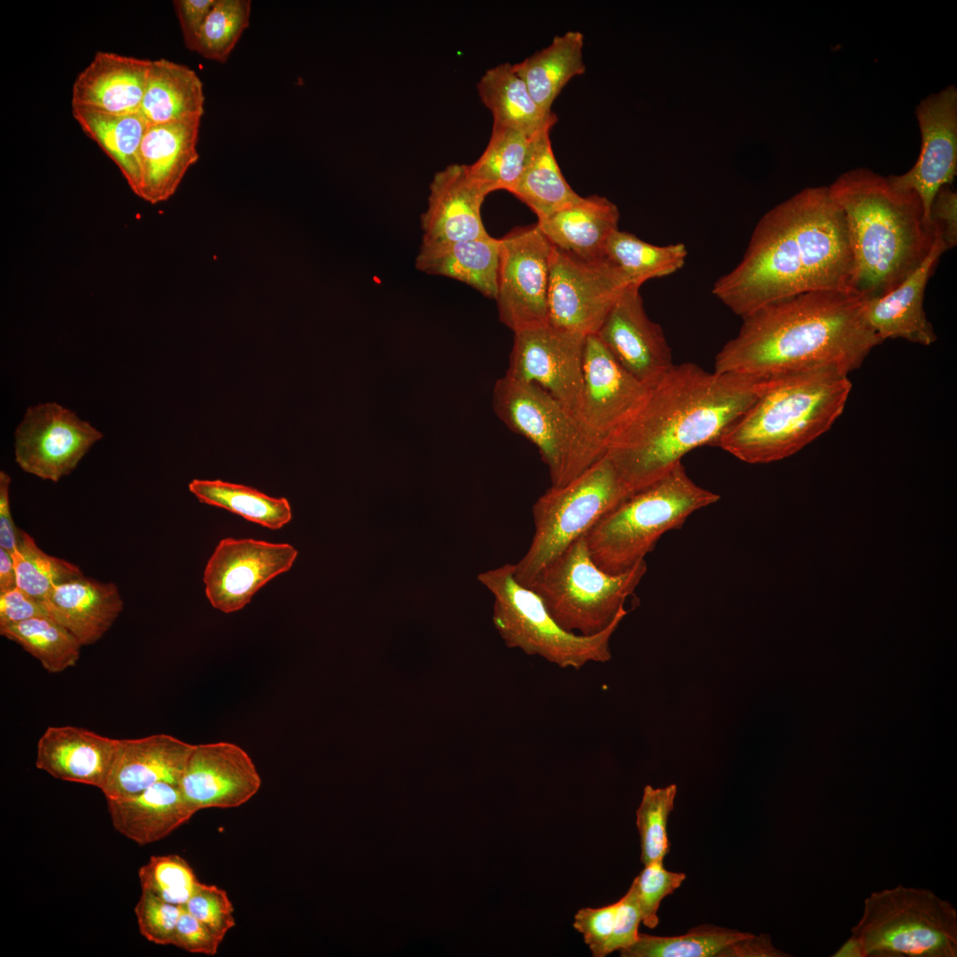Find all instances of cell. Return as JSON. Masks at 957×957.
<instances>
[{
	"label": "cell",
	"mask_w": 957,
	"mask_h": 957,
	"mask_svg": "<svg viewBox=\"0 0 957 957\" xmlns=\"http://www.w3.org/2000/svg\"><path fill=\"white\" fill-rule=\"evenodd\" d=\"M852 279L843 212L829 187H810L761 217L741 261L715 282L712 293L743 318L801 293L854 292Z\"/></svg>",
	"instance_id": "1"
},
{
	"label": "cell",
	"mask_w": 957,
	"mask_h": 957,
	"mask_svg": "<svg viewBox=\"0 0 957 957\" xmlns=\"http://www.w3.org/2000/svg\"><path fill=\"white\" fill-rule=\"evenodd\" d=\"M766 380L709 372L692 362L673 364L606 440L605 455L634 494L665 476L691 450L715 446Z\"/></svg>",
	"instance_id": "2"
},
{
	"label": "cell",
	"mask_w": 957,
	"mask_h": 957,
	"mask_svg": "<svg viewBox=\"0 0 957 957\" xmlns=\"http://www.w3.org/2000/svg\"><path fill=\"white\" fill-rule=\"evenodd\" d=\"M866 301L855 292L819 291L767 304L743 317L714 371L761 379L826 368L849 374L882 343L867 321Z\"/></svg>",
	"instance_id": "3"
},
{
	"label": "cell",
	"mask_w": 957,
	"mask_h": 957,
	"mask_svg": "<svg viewBox=\"0 0 957 957\" xmlns=\"http://www.w3.org/2000/svg\"><path fill=\"white\" fill-rule=\"evenodd\" d=\"M829 189L848 230L852 291L867 299L887 293L921 265L935 239L919 196L866 167L840 175Z\"/></svg>",
	"instance_id": "4"
},
{
	"label": "cell",
	"mask_w": 957,
	"mask_h": 957,
	"mask_svg": "<svg viewBox=\"0 0 957 957\" xmlns=\"http://www.w3.org/2000/svg\"><path fill=\"white\" fill-rule=\"evenodd\" d=\"M851 390L848 374L832 368L767 379L757 400L715 446L752 464L789 457L831 428Z\"/></svg>",
	"instance_id": "5"
},
{
	"label": "cell",
	"mask_w": 957,
	"mask_h": 957,
	"mask_svg": "<svg viewBox=\"0 0 957 957\" xmlns=\"http://www.w3.org/2000/svg\"><path fill=\"white\" fill-rule=\"evenodd\" d=\"M720 498L696 484L680 462L594 525L585 534L591 558L607 573L626 572L645 560L664 533Z\"/></svg>",
	"instance_id": "6"
},
{
	"label": "cell",
	"mask_w": 957,
	"mask_h": 957,
	"mask_svg": "<svg viewBox=\"0 0 957 957\" xmlns=\"http://www.w3.org/2000/svg\"><path fill=\"white\" fill-rule=\"evenodd\" d=\"M478 580L494 595L493 622L509 648L560 668L578 670L591 662L611 660L610 640L626 615V609L603 631L583 635L564 629L541 597L516 580L514 564L482 572Z\"/></svg>",
	"instance_id": "7"
},
{
	"label": "cell",
	"mask_w": 957,
	"mask_h": 957,
	"mask_svg": "<svg viewBox=\"0 0 957 957\" xmlns=\"http://www.w3.org/2000/svg\"><path fill=\"white\" fill-rule=\"evenodd\" d=\"M851 935L864 957H956L957 912L929 889L898 884L865 899Z\"/></svg>",
	"instance_id": "8"
},
{
	"label": "cell",
	"mask_w": 957,
	"mask_h": 957,
	"mask_svg": "<svg viewBox=\"0 0 957 957\" xmlns=\"http://www.w3.org/2000/svg\"><path fill=\"white\" fill-rule=\"evenodd\" d=\"M646 572L645 560L622 573L603 572L592 560L584 534L541 568L528 587L564 629L591 635L625 609Z\"/></svg>",
	"instance_id": "9"
},
{
	"label": "cell",
	"mask_w": 957,
	"mask_h": 957,
	"mask_svg": "<svg viewBox=\"0 0 957 957\" xmlns=\"http://www.w3.org/2000/svg\"><path fill=\"white\" fill-rule=\"evenodd\" d=\"M493 407L509 429L538 448L552 486L567 484L605 455L602 440L534 384L505 374L495 382Z\"/></svg>",
	"instance_id": "10"
},
{
	"label": "cell",
	"mask_w": 957,
	"mask_h": 957,
	"mask_svg": "<svg viewBox=\"0 0 957 957\" xmlns=\"http://www.w3.org/2000/svg\"><path fill=\"white\" fill-rule=\"evenodd\" d=\"M631 494L606 455L567 484L551 486L533 506L534 533L514 564L516 580L528 587L541 568Z\"/></svg>",
	"instance_id": "11"
},
{
	"label": "cell",
	"mask_w": 957,
	"mask_h": 957,
	"mask_svg": "<svg viewBox=\"0 0 957 957\" xmlns=\"http://www.w3.org/2000/svg\"><path fill=\"white\" fill-rule=\"evenodd\" d=\"M499 240L495 300L501 322L514 333L548 324L552 244L537 223Z\"/></svg>",
	"instance_id": "12"
},
{
	"label": "cell",
	"mask_w": 957,
	"mask_h": 957,
	"mask_svg": "<svg viewBox=\"0 0 957 957\" xmlns=\"http://www.w3.org/2000/svg\"><path fill=\"white\" fill-rule=\"evenodd\" d=\"M629 286L604 258L586 261L553 246L548 292V324L584 336L596 334Z\"/></svg>",
	"instance_id": "13"
},
{
	"label": "cell",
	"mask_w": 957,
	"mask_h": 957,
	"mask_svg": "<svg viewBox=\"0 0 957 957\" xmlns=\"http://www.w3.org/2000/svg\"><path fill=\"white\" fill-rule=\"evenodd\" d=\"M103 433L56 402L26 411L15 432V460L26 472L58 482L73 471Z\"/></svg>",
	"instance_id": "14"
},
{
	"label": "cell",
	"mask_w": 957,
	"mask_h": 957,
	"mask_svg": "<svg viewBox=\"0 0 957 957\" xmlns=\"http://www.w3.org/2000/svg\"><path fill=\"white\" fill-rule=\"evenodd\" d=\"M514 334L506 375L540 386L581 420L587 336L549 324Z\"/></svg>",
	"instance_id": "15"
},
{
	"label": "cell",
	"mask_w": 957,
	"mask_h": 957,
	"mask_svg": "<svg viewBox=\"0 0 957 957\" xmlns=\"http://www.w3.org/2000/svg\"><path fill=\"white\" fill-rule=\"evenodd\" d=\"M297 556L288 543L222 539L204 570L206 596L222 612L240 611L265 584L289 571Z\"/></svg>",
	"instance_id": "16"
},
{
	"label": "cell",
	"mask_w": 957,
	"mask_h": 957,
	"mask_svg": "<svg viewBox=\"0 0 957 957\" xmlns=\"http://www.w3.org/2000/svg\"><path fill=\"white\" fill-rule=\"evenodd\" d=\"M922 146L915 164L906 173L888 175L896 188L914 191L927 222L938 191L951 185L957 174V89L947 86L923 98L916 107ZM931 225V224H930Z\"/></svg>",
	"instance_id": "17"
},
{
	"label": "cell",
	"mask_w": 957,
	"mask_h": 957,
	"mask_svg": "<svg viewBox=\"0 0 957 957\" xmlns=\"http://www.w3.org/2000/svg\"><path fill=\"white\" fill-rule=\"evenodd\" d=\"M596 335L619 364L649 388L673 366L664 331L648 316L639 287L626 288Z\"/></svg>",
	"instance_id": "18"
},
{
	"label": "cell",
	"mask_w": 957,
	"mask_h": 957,
	"mask_svg": "<svg viewBox=\"0 0 957 957\" xmlns=\"http://www.w3.org/2000/svg\"><path fill=\"white\" fill-rule=\"evenodd\" d=\"M178 786L198 812L242 805L259 791L261 778L244 749L217 742L194 745Z\"/></svg>",
	"instance_id": "19"
},
{
	"label": "cell",
	"mask_w": 957,
	"mask_h": 957,
	"mask_svg": "<svg viewBox=\"0 0 957 957\" xmlns=\"http://www.w3.org/2000/svg\"><path fill=\"white\" fill-rule=\"evenodd\" d=\"M649 391L596 334L586 337L580 418L603 444L640 408Z\"/></svg>",
	"instance_id": "20"
},
{
	"label": "cell",
	"mask_w": 957,
	"mask_h": 957,
	"mask_svg": "<svg viewBox=\"0 0 957 957\" xmlns=\"http://www.w3.org/2000/svg\"><path fill=\"white\" fill-rule=\"evenodd\" d=\"M487 193L468 174L467 165L452 164L430 184L428 206L421 215L423 242H455L490 237L481 219Z\"/></svg>",
	"instance_id": "21"
},
{
	"label": "cell",
	"mask_w": 957,
	"mask_h": 957,
	"mask_svg": "<svg viewBox=\"0 0 957 957\" xmlns=\"http://www.w3.org/2000/svg\"><path fill=\"white\" fill-rule=\"evenodd\" d=\"M194 745L167 734L119 739L101 791L105 798H126L155 783L178 784Z\"/></svg>",
	"instance_id": "22"
},
{
	"label": "cell",
	"mask_w": 957,
	"mask_h": 957,
	"mask_svg": "<svg viewBox=\"0 0 957 957\" xmlns=\"http://www.w3.org/2000/svg\"><path fill=\"white\" fill-rule=\"evenodd\" d=\"M945 251L947 247L936 230L931 249L921 265L891 291L867 299V321L882 342L902 338L930 346L937 340L923 308V299L928 280Z\"/></svg>",
	"instance_id": "23"
},
{
	"label": "cell",
	"mask_w": 957,
	"mask_h": 957,
	"mask_svg": "<svg viewBox=\"0 0 957 957\" xmlns=\"http://www.w3.org/2000/svg\"><path fill=\"white\" fill-rule=\"evenodd\" d=\"M200 119L148 125L140 146L139 198L152 205L169 199L198 160Z\"/></svg>",
	"instance_id": "24"
},
{
	"label": "cell",
	"mask_w": 957,
	"mask_h": 957,
	"mask_svg": "<svg viewBox=\"0 0 957 957\" xmlns=\"http://www.w3.org/2000/svg\"><path fill=\"white\" fill-rule=\"evenodd\" d=\"M118 740L74 727H49L37 743L35 766L67 782L104 787Z\"/></svg>",
	"instance_id": "25"
},
{
	"label": "cell",
	"mask_w": 957,
	"mask_h": 957,
	"mask_svg": "<svg viewBox=\"0 0 957 957\" xmlns=\"http://www.w3.org/2000/svg\"><path fill=\"white\" fill-rule=\"evenodd\" d=\"M151 61L96 52L74 82L72 106L113 114L139 113Z\"/></svg>",
	"instance_id": "26"
},
{
	"label": "cell",
	"mask_w": 957,
	"mask_h": 957,
	"mask_svg": "<svg viewBox=\"0 0 957 957\" xmlns=\"http://www.w3.org/2000/svg\"><path fill=\"white\" fill-rule=\"evenodd\" d=\"M48 615L82 644L97 642L123 610L117 585L85 575L55 587L42 603Z\"/></svg>",
	"instance_id": "27"
},
{
	"label": "cell",
	"mask_w": 957,
	"mask_h": 957,
	"mask_svg": "<svg viewBox=\"0 0 957 957\" xmlns=\"http://www.w3.org/2000/svg\"><path fill=\"white\" fill-rule=\"evenodd\" d=\"M106 801L113 828L140 845L167 837L197 813L178 784L165 782L135 795Z\"/></svg>",
	"instance_id": "28"
},
{
	"label": "cell",
	"mask_w": 957,
	"mask_h": 957,
	"mask_svg": "<svg viewBox=\"0 0 957 957\" xmlns=\"http://www.w3.org/2000/svg\"><path fill=\"white\" fill-rule=\"evenodd\" d=\"M619 220L615 204L592 195L538 220L537 224L556 248L586 261H598L603 259L609 238L619 230Z\"/></svg>",
	"instance_id": "29"
},
{
	"label": "cell",
	"mask_w": 957,
	"mask_h": 957,
	"mask_svg": "<svg viewBox=\"0 0 957 957\" xmlns=\"http://www.w3.org/2000/svg\"><path fill=\"white\" fill-rule=\"evenodd\" d=\"M500 240L423 242L416 258L421 272L463 282L484 296L495 300L499 268Z\"/></svg>",
	"instance_id": "30"
},
{
	"label": "cell",
	"mask_w": 957,
	"mask_h": 957,
	"mask_svg": "<svg viewBox=\"0 0 957 957\" xmlns=\"http://www.w3.org/2000/svg\"><path fill=\"white\" fill-rule=\"evenodd\" d=\"M203 83L187 66L165 58L152 60L139 113L148 125L200 119Z\"/></svg>",
	"instance_id": "31"
},
{
	"label": "cell",
	"mask_w": 957,
	"mask_h": 957,
	"mask_svg": "<svg viewBox=\"0 0 957 957\" xmlns=\"http://www.w3.org/2000/svg\"><path fill=\"white\" fill-rule=\"evenodd\" d=\"M482 103L493 115V126L518 129L534 136L550 130L557 118L541 109L513 66L503 63L486 71L477 84Z\"/></svg>",
	"instance_id": "32"
},
{
	"label": "cell",
	"mask_w": 957,
	"mask_h": 957,
	"mask_svg": "<svg viewBox=\"0 0 957 957\" xmlns=\"http://www.w3.org/2000/svg\"><path fill=\"white\" fill-rule=\"evenodd\" d=\"M584 35L568 31L556 35L550 44L522 61L513 64L539 106L552 113V105L563 88L576 75L585 73Z\"/></svg>",
	"instance_id": "33"
},
{
	"label": "cell",
	"mask_w": 957,
	"mask_h": 957,
	"mask_svg": "<svg viewBox=\"0 0 957 957\" xmlns=\"http://www.w3.org/2000/svg\"><path fill=\"white\" fill-rule=\"evenodd\" d=\"M72 113L83 132L113 160L131 191L139 197V152L148 127L142 114H113L78 106H72Z\"/></svg>",
	"instance_id": "34"
},
{
	"label": "cell",
	"mask_w": 957,
	"mask_h": 957,
	"mask_svg": "<svg viewBox=\"0 0 957 957\" xmlns=\"http://www.w3.org/2000/svg\"><path fill=\"white\" fill-rule=\"evenodd\" d=\"M549 131H541L533 138L522 174L510 191L535 213L538 220L581 198L569 185L560 170L552 150Z\"/></svg>",
	"instance_id": "35"
},
{
	"label": "cell",
	"mask_w": 957,
	"mask_h": 957,
	"mask_svg": "<svg viewBox=\"0 0 957 957\" xmlns=\"http://www.w3.org/2000/svg\"><path fill=\"white\" fill-rule=\"evenodd\" d=\"M687 255L682 243L656 245L618 230L609 238L603 258L619 270L629 286L640 288L650 279L681 269Z\"/></svg>",
	"instance_id": "36"
},
{
	"label": "cell",
	"mask_w": 957,
	"mask_h": 957,
	"mask_svg": "<svg viewBox=\"0 0 957 957\" xmlns=\"http://www.w3.org/2000/svg\"><path fill=\"white\" fill-rule=\"evenodd\" d=\"M188 486L200 502L224 509L270 530L283 528L292 517L286 498L271 497L251 486L198 478L192 479Z\"/></svg>",
	"instance_id": "37"
},
{
	"label": "cell",
	"mask_w": 957,
	"mask_h": 957,
	"mask_svg": "<svg viewBox=\"0 0 957 957\" xmlns=\"http://www.w3.org/2000/svg\"><path fill=\"white\" fill-rule=\"evenodd\" d=\"M534 136L516 128L493 126L485 151L473 164L467 165L469 175L487 194L497 190L510 192L522 174Z\"/></svg>",
	"instance_id": "38"
},
{
	"label": "cell",
	"mask_w": 957,
	"mask_h": 957,
	"mask_svg": "<svg viewBox=\"0 0 957 957\" xmlns=\"http://www.w3.org/2000/svg\"><path fill=\"white\" fill-rule=\"evenodd\" d=\"M0 634L21 646L50 673L75 665L82 647L66 627L47 615L0 626Z\"/></svg>",
	"instance_id": "39"
},
{
	"label": "cell",
	"mask_w": 957,
	"mask_h": 957,
	"mask_svg": "<svg viewBox=\"0 0 957 957\" xmlns=\"http://www.w3.org/2000/svg\"><path fill=\"white\" fill-rule=\"evenodd\" d=\"M751 934L713 924H701L678 936L639 933L634 944L619 953L621 957H720L727 946Z\"/></svg>",
	"instance_id": "40"
},
{
	"label": "cell",
	"mask_w": 957,
	"mask_h": 957,
	"mask_svg": "<svg viewBox=\"0 0 957 957\" xmlns=\"http://www.w3.org/2000/svg\"><path fill=\"white\" fill-rule=\"evenodd\" d=\"M11 556L17 587L41 603L55 587L84 575L78 565L44 552L34 538L22 530Z\"/></svg>",
	"instance_id": "41"
},
{
	"label": "cell",
	"mask_w": 957,
	"mask_h": 957,
	"mask_svg": "<svg viewBox=\"0 0 957 957\" xmlns=\"http://www.w3.org/2000/svg\"><path fill=\"white\" fill-rule=\"evenodd\" d=\"M250 0H216L199 33L194 51L224 63L248 27Z\"/></svg>",
	"instance_id": "42"
},
{
	"label": "cell",
	"mask_w": 957,
	"mask_h": 957,
	"mask_svg": "<svg viewBox=\"0 0 957 957\" xmlns=\"http://www.w3.org/2000/svg\"><path fill=\"white\" fill-rule=\"evenodd\" d=\"M677 786L654 789L646 785L638 809L636 826L641 843V861L648 865L663 861L670 852L667 822L673 810Z\"/></svg>",
	"instance_id": "43"
},
{
	"label": "cell",
	"mask_w": 957,
	"mask_h": 957,
	"mask_svg": "<svg viewBox=\"0 0 957 957\" xmlns=\"http://www.w3.org/2000/svg\"><path fill=\"white\" fill-rule=\"evenodd\" d=\"M142 891L183 906L201 882L191 865L177 854L152 856L138 870Z\"/></svg>",
	"instance_id": "44"
},
{
	"label": "cell",
	"mask_w": 957,
	"mask_h": 957,
	"mask_svg": "<svg viewBox=\"0 0 957 957\" xmlns=\"http://www.w3.org/2000/svg\"><path fill=\"white\" fill-rule=\"evenodd\" d=\"M684 873L666 870L663 861L644 865V868L634 879L642 922L649 929L658 924L657 911L662 900L673 894L685 881Z\"/></svg>",
	"instance_id": "45"
},
{
	"label": "cell",
	"mask_w": 957,
	"mask_h": 957,
	"mask_svg": "<svg viewBox=\"0 0 957 957\" xmlns=\"http://www.w3.org/2000/svg\"><path fill=\"white\" fill-rule=\"evenodd\" d=\"M183 906L168 903L152 893L142 891L135 906L141 935L156 945H172Z\"/></svg>",
	"instance_id": "46"
},
{
	"label": "cell",
	"mask_w": 957,
	"mask_h": 957,
	"mask_svg": "<svg viewBox=\"0 0 957 957\" xmlns=\"http://www.w3.org/2000/svg\"><path fill=\"white\" fill-rule=\"evenodd\" d=\"M183 907L222 939L236 925L228 893L215 885L201 883Z\"/></svg>",
	"instance_id": "47"
},
{
	"label": "cell",
	"mask_w": 957,
	"mask_h": 957,
	"mask_svg": "<svg viewBox=\"0 0 957 957\" xmlns=\"http://www.w3.org/2000/svg\"><path fill=\"white\" fill-rule=\"evenodd\" d=\"M619 901L597 908L580 909L573 922V928L583 936L584 941L594 957H604L605 946L612 934Z\"/></svg>",
	"instance_id": "48"
},
{
	"label": "cell",
	"mask_w": 957,
	"mask_h": 957,
	"mask_svg": "<svg viewBox=\"0 0 957 957\" xmlns=\"http://www.w3.org/2000/svg\"><path fill=\"white\" fill-rule=\"evenodd\" d=\"M641 922L636 888L633 882L627 892L619 900L614 929L605 946L604 956L634 944L639 937Z\"/></svg>",
	"instance_id": "49"
},
{
	"label": "cell",
	"mask_w": 957,
	"mask_h": 957,
	"mask_svg": "<svg viewBox=\"0 0 957 957\" xmlns=\"http://www.w3.org/2000/svg\"><path fill=\"white\" fill-rule=\"evenodd\" d=\"M223 941L183 906L172 945L191 953L214 955Z\"/></svg>",
	"instance_id": "50"
},
{
	"label": "cell",
	"mask_w": 957,
	"mask_h": 957,
	"mask_svg": "<svg viewBox=\"0 0 957 957\" xmlns=\"http://www.w3.org/2000/svg\"><path fill=\"white\" fill-rule=\"evenodd\" d=\"M931 226L941 235L947 250L957 244V194L950 185L941 187L930 209Z\"/></svg>",
	"instance_id": "51"
},
{
	"label": "cell",
	"mask_w": 957,
	"mask_h": 957,
	"mask_svg": "<svg viewBox=\"0 0 957 957\" xmlns=\"http://www.w3.org/2000/svg\"><path fill=\"white\" fill-rule=\"evenodd\" d=\"M216 0L173 2L185 46L194 51L199 33Z\"/></svg>",
	"instance_id": "52"
},
{
	"label": "cell",
	"mask_w": 957,
	"mask_h": 957,
	"mask_svg": "<svg viewBox=\"0 0 957 957\" xmlns=\"http://www.w3.org/2000/svg\"><path fill=\"white\" fill-rule=\"evenodd\" d=\"M49 616L43 603L16 587L0 593V626Z\"/></svg>",
	"instance_id": "53"
},
{
	"label": "cell",
	"mask_w": 957,
	"mask_h": 957,
	"mask_svg": "<svg viewBox=\"0 0 957 957\" xmlns=\"http://www.w3.org/2000/svg\"><path fill=\"white\" fill-rule=\"evenodd\" d=\"M11 478L4 471H0V548L11 555L15 550L19 531L12 519L10 506L9 488Z\"/></svg>",
	"instance_id": "54"
},
{
	"label": "cell",
	"mask_w": 957,
	"mask_h": 957,
	"mask_svg": "<svg viewBox=\"0 0 957 957\" xmlns=\"http://www.w3.org/2000/svg\"><path fill=\"white\" fill-rule=\"evenodd\" d=\"M790 956L777 949L771 941L770 935L751 934L727 946L720 957H787Z\"/></svg>",
	"instance_id": "55"
},
{
	"label": "cell",
	"mask_w": 957,
	"mask_h": 957,
	"mask_svg": "<svg viewBox=\"0 0 957 957\" xmlns=\"http://www.w3.org/2000/svg\"><path fill=\"white\" fill-rule=\"evenodd\" d=\"M17 587L16 573L10 553L0 548V593Z\"/></svg>",
	"instance_id": "56"
},
{
	"label": "cell",
	"mask_w": 957,
	"mask_h": 957,
	"mask_svg": "<svg viewBox=\"0 0 957 957\" xmlns=\"http://www.w3.org/2000/svg\"><path fill=\"white\" fill-rule=\"evenodd\" d=\"M833 957H864L862 946L853 936L848 939L831 955Z\"/></svg>",
	"instance_id": "57"
}]
</instances>
